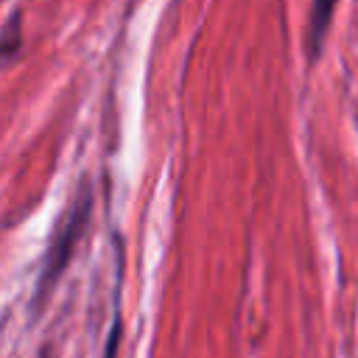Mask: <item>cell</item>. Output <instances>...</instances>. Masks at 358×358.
<instances>
[{
	"label": "cell",
	"instance_id": "obj_1",
	"mask_svg": "<svg viewBox=\"0 0 358 358\" xmlns=\"http://www.w3.org/2000/svg\"><path fill=\"white\" fill-rule=\"evenodd\" d=\"M90 210H92V193H90L87 185H81V193H78V199H76L70 215L64 218V224H62V229H59V235H56L50 252L45 255V266H42V274H39V285H36V291H34L36 308L45 305V299H48V294L53 291L56 280H59L62 271L67 268V263H70V257H73V249H76V243H78V238H81V232H84V227H87V221H90Z\"/></svg>",
	"mask_w": 358,
	"mask_h": 358
},
{
	"label": "cell",
	"instance_id": "obj_2",
	"mask_svg": "<svg viewBox=\"0 0 358 358\" xmlns=\"http://www.w3.org/2000/svg\"><path fill=\"white\" fill-rule=\"evenodd\" d=\"M333 8H336V0H313L310 28H308V53H310V59H316L319 50H322V39H324V34L330 28Z\"/></svg>",
	"mask_w": 358,
	"mask_h": 358
},
{
	"label": "cell",
	"instance_id": "obj_3",
	"mask_svg": "<svg viewBox=\"0 0 358 358\" xmlns=\"http://www.w3.org/2000/svg\"><path fill=\"white\" fill-rule=\"evenodd\" d=\"M20 22H22L20 14H11V20L6 22V28H3V34H0V62H8V59L20 50V42H22Z\"/></svg>",
	"mask_w": 358,
	"mask_h": 358
},
{
	"label": "cell",
	"instance_id": "obj_4",
	"mask_svg": "<svg viewBox=\"0 0 358 358\" xmlns=\"http://www.w3.org/2000/svg\"><path fill=\"white\" fill-rule=\"evenodd\" d=\"M120 319L115 316V322H112V330H109V338H106V352H103V358H117V341H120Z\"/></svg>",
	"mask_w": 358,
	"mask_h": 358
}]
</instances>
